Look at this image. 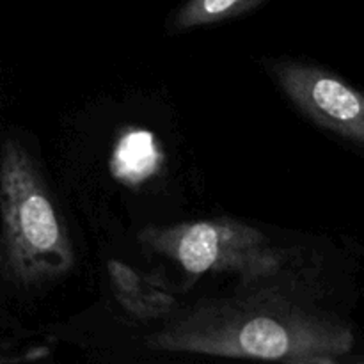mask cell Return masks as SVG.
<instances>
[{
	"label": "cell",
	"mask_w": 364,
	"mask_h": 364,
	"mask_svg": "<svg viewBox=\"0 0 364 364\" xmlns=\"http://www.w3.org/2000/svg\"><path fill=\"white\" fill-rule=\"evenodd\" d=\"M276 279L244 283L247 291L205 299L148 338L164 352L336 364L355 347L354 331L331 313L287 294Z\"/></svg>",
	"instance_id": "cell-1"
},
{
	"label": "cell",
	"mask_w": 364,
	"mask_h": 364,
	"mask_svg": "<svg viewBox=\"0 0 364 364\" xmlns=\"http://www.w3.org/2000/svg\"><path fill=\"white\" fill-rule=\"evenodd\" d=\"M0 215L6 272L23 287L66 276L75 251L63 217L27 149L7 139L0 153Z\"/></svg>",
	"instance_id": "cell-2"
},
{
	"label": "cell",
	"mask_w": 364,
	"mask_h": 364,
	"mask_svg": "<svg viewBox=\"0 0 364 364\" xmlns=\"http://www.w3.org/2000/svg\"><path fill=\"white\" fill-rule=\"evenodd\" d=\"M139 242L192 276L230 272L242 283H255L283 277L290 265L287 249L272 245L258 228L230 217L148 226L139 233Z\"/></svg>",
	"instance_id": "cell-3"
},
{
	"label": "cell",
	"mask_w": 364,
	"mask_h": 364,
	"mask_svg": "<svg viewBox=\"0 0 364 364\" xmlns=\"http://www.w3.org/2000/svg\"><path fill=\"white\" fill-rule=\"evenodd\" d=\"M270 73L284 95L318 127L364 144V100L331 71L299 60H270Z\"/></svg>",
	"instance_id": "cell-4"
},
{
	"label": "cell",
	"mask_w": 364,
	"mask_h": 364,
	"mask_svg": "<svg viewBox=\"0 0 364 364\" xmlns=\"http://www.w3.org/2000/svg\"><path fill=\"white\" fill-rule=\"evenodd\" d=\"M265 0H187L173 20L176 32L223 23L256 9Z\"/></svg>",
	"instance_id": "cell-5"
},
{
	"label": "cell",
	"mask_w": 364,
	"mask_h": 364,
	"mask_svg": "<svg viewBox=\"0 0 364 364\" xmlns=\"http://www.w3.org/2000/svg\"><path fill=\"white\" fill-rule=\"evenodd\" d=\"M121 308L137 320H156L171 316L178 309V301L166 288V283L146 276V283L141 291L128 297L116 299Z\"/></svg>",
	"instance_id": "cell-6"
}]
</instances>
